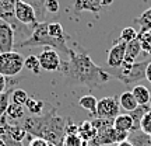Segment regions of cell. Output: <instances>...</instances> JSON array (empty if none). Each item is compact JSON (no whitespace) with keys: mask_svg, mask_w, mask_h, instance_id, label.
Returning <instances> with one entry per match:
<instances>
[{"mask_svg":"<svg viewBox=\"0 0 151 146\" xmlns=\"http://www.w3.org/2000/svg\"><path fill=\"white\" fill-rule=\"evenodd\" d=\"M60 9L59 0H46L45 1V11L49 14H56Z\"/></svg>","mask_w":151,"mask_h":146,"instance_id":"34","label":"cell"},{"mask_svg":"<svg viewBox=\"0 0 151 146\" xmlns=\"http://www.w3.org/2000/svg\"><path fill=\"white\" fill-rule=\"evenodd\" d=\"M92 125L94 128L99 132V131H104L106 128H111L113 126V119H109V118H101V117H95V118L91 119Z\"/></svg>","mask_w":151,"mask_h":146,"instance_id":"29","label":"cell"},{"mask_svg":"<svg viewBox=\"0 0 151 146\" xmlns=\"http://www.w3.org/2000/svg\"><path fill=\"white\" fill-rule=\"evenodd\" d=\"M116 136H118V131L113 126L106 128L104 131H99L97 136L91 141V143L98 146H108V145H116Z\"/></svg>","mask_w":151,"mask_h":146,"instance_id":"11","label":"cell"},{"mask_svg":"<svg viewBox=\"0 0 151 146\" xmlns=\"http://www.w3.org/2000/svg\"><path fill=\"white\" fill-rule=\"evenodd\" d=\"M97 104H98V98H95L94 96H91V94L83 96V97L78 100V105H80L81 108H84L86 111H88L94 118L97 117Z\"/></svg>","mask_w":151,"mask_h":146,"instance_id":"18","label":"cell"},{"mask_svg":"<svg viewBox=\"0 0 151 146\" xmlns=\"http://www.w3.org/2000/svg\"><path fill=\"white\" fill-rule=\"evenodd\" d=\"M148 111H150V105H137L132 113H127V114H130V117L134 121V129L133 131L140 129L141 118H143V117L146 115V113H148Z\"/></svg>","mask_w":151,"mask_h":146,"instance_id":"23","label":"cell"},{"mask_svg":"<svg viewBox=\"0 0 151 146\" xmlns=\"http://www.w3.org/2000/svg\"><path fill=\"white\" fill-rule=\"evenodd\" d=\"M10 96H11L10 89L6 90L4 93H0V118L6 115V111H7L9 104H10Z\"/></svg>","mask_w":151,"mask_h":146,"instance_id":"30","label":"cell"},{"mask_svg":"<svg viewBox=\"0 0 151 146\" xmlns=\"http://www.w3.org/2000/svg\"><path fill=\"white\" fill-rule=\"evenodd\" d=\"M7 134L14 139V141L22 142L24 138H27V132L20 124H7Z\"/></svg>","mask_w":151,"mask_h":146,"instance_id":"22","label":"cell"},{"mask_svg":"<svg viewBox=\"0 0 151 146\" xmlns=\"http://www.w3.org/2000/svg\"><path fill=\"white\" fill-rule=\"evenodd\" d=\"M84 146H98V145H94L91 142H88V143H84Z\"/></svg>","mask_w":151,"mask_h":146,"instance_id":"41","label":"cell"},{"mask_svg":"<svg viewBox=\"0 0 151 146\" xmlns=\"http://www.w3.org/2000/svg\"><path fill=\"white\" fill-rule=\"evenodd\" d=\"M24 68L27 70L32 72L34 75H39L41 70H42L41 63H39V58H38L37 55H28V56H25V59H24Z\"/></svg>","mask_w":151,"mask_h":146,"instance_id":"24","label":"cell"},{"mask_svg":"<svg viewBox=\"0 0 151 146\" xmlns=\"http://www.w3.org/2000/svg\"><path fill=\"white\" fill-rule=\"evenodd\" d=\"M11 103L14 104H18V105H25L27 103V100L29 98L28 96V93L24 90V89H14L13 92H11Z\"/></svg>","mask_w":151,"mask_h":146,"instance_id":"26","label":"cell"},{"mask_svg":"<svg viewBox=\"0 0 151 146\" xmlns=\"http://www.w3.org/2000/svg\"><path fill=\"white\" fill-rule=\"evenodd\" d=\"M101 7L102 6L99 0H74V13L77 14H80L83 11H91L98 17Z\"/></svg>","mask_w":151,"mask_h":146,"instance_id":"12","label":"cell"},{"mask_svg":"<svg viewBox=\"0 0 151 146\" xmlns=\"http://www.w3.org/2000/svg\"><path fill=\"white\" fill-rule=\"evenodd\" d=\"M113 128L120 132H132L134 129V121L130 117V114H119L113 119Z\"/></svg>","mask_w":151,"mask_h":146,"instance_id":"14","label":"cell"},{"mask_svg":"<svg viewBox=\"0 0 151 146\" xmlns=\"http://www.w3.org/2000/svg\"><path fill=\"white\" fill-rule=\"evenodd\" d=\"M139 35V33L136 31L134 27H126L122 30V33H120V37H119V41H122L124 44H129L132 42L133 39H136Z\"/></svg>","mask_w":151,"mask_h":146,"instance_id":"28","label":"cell"},{"mask_svg":"<svg viewBox=\"0 0 151 146\" xmlns=\"http://www.w3.org/2000/svg\"><path fill=\"white\" fill-rule=\"evenodd\" d=\"M141 52V42L139 38L133 39L132 42L126 44V55H124V65H133L137 59V56Z\"/></svg>","mask_w":151,"mask_h":146,"instance_id":"13","label":"cell"},{"mask_svg":"<svg viewBox=\"0 0 151 146\" xmlns=\"http://www.w3.org/2000/svg\"><path fill=\"white\" fill-rule=\"evenodd\" d=\"M66 135H73V134H78V125L74 124L71 119H67L66 124Z\"/></svg>","mask_w":151,"mask_h":146,"instance_id":"36","label":"cell"},{"mask_svg":"<svg viewBox=\"0 0 151 146\" xmlns=\"http://www.w3.org/2000/svg\"><path fill=\"white\" fill-rule=\"evenodd\" d=\"M140 131H143L147 135H151V110L148 113H146V115L141 118Z\"/></svg>","mask_w":151,"mask_h":146,"instance_id":"33","label":"cell"},{"mask_svg":"<svg viewBox=\"0 0 151 146\" xmlns=\"http://www.w3.org/2000/svg\"><path fill=\"white\" fill-rule=\"evenodd\" d=\"M20 46L22 48H28V46H45V48H53L56 49L58 52H62V54H66L69 56L70 54V48L66 41H59V39H55L49 35L48 33V23H38L37 25L32 28L31 31V35L24 39L22 42H20Z\"/></svg>","mask_w":151,"mask_h":146,"instance_id":"3","label":"cell"},{"mask_svg":"<svg viewBox=\"0 0 151 146\" xmlns=\"http://www.w3.org/2000/svg\"><path fill=\"white\" fill-rule=\"evenodd\" d=\"M148 105H150V110H151V98H150V103H148Z\"/></svg>","mask_w":151,"mask_h":146,"instance_id":"43","label":"cell"},{"mask_svg":"<svg viewBox=\"0 0 151 146\" xmlns=\"http://www.w3.org/2000/svg\"><path fill=\"white\" fill-rule=\"evenodd\" d=\"M116 146H133L132 145V142L127 139V141H124V142H120V143H116Z\"/></svg>","mask_w":151,"mask_h":146,"instance_id":"39","label":"cell"},{"mask_svg":"<svg viewBox=\"0 0 151 146\" xmlns=\"http://www.w3.org/2000/svg\"><path fill=\"white\" fill-rule=\"evenodd\" d=\"M7 84H10V80H7V77L0 75V93H4L7 90Z\"/></svg>","mask_w":151,"mask_h":146,"instance_id":"37","label":"cell"},{"mask_svg":"<svg viewBox=\"0 0 151 146\" xmlns=\"http://www.w3.org/2000/svg\"><path fill=\"white\" fill-rule=\"evenodd\" d=\"M14 17H16V20L18 23H21L24 25H29L31 30L39 23L34 7L29 3L24 1V0H17L16 1V6H14Z\"/></svg>","mask_w":151,"mask_h":146,"instance_id":"6","label":"cell"},{"mask_svg":"<svg viewBox=\"0 0 151 146\" xmlns=\"http://www.w3.org/2000/svg\"><path fill=\"white\" fill-rule=\"evenodd\" d=\"M60 73L63 75L66 81L86 86L88 90H95L97 87L105 84L111 80V76L102 69V66L94 63L91 56L86 51L70 48L69 59L62 62Z\"/></svg>","mask_w":151,"mask_h":146,"instance_id":"1","label":"cell"},{"mask_svg":"<svg viewBox=\"0 0 151 146\" xmlns=\"http://www.w3.org/2000/svg\"><path fill=\"white\" fill-rule=\"evenodd\" d=\"M137 38L141 42V49H144L147 54H151V31H147V33H141L140 31Z\"/></svg>","mask_w":151,"mask_h":146,"instance_id":"31","label":"cell"},{"mask_svg":"<svg viewBox=\"0 0 151 146\" xmlns=\"http://www.w3.org/2000/svg\"><path fill=\"white\" fill-rule=\"evenodd\" d=\"M43 105H45V104H43L42 100H37V98H34V97H29L24 107L31 113V115L39 117V115L43 114Z\"/></svg>","mask_w":151,"mask_h":146,"instance_id":"21","label":"cell"},{"mask_svg":"<svg viewBox=\"0 0 151 146\" xmlns=\"http://www.w3.org/2000/svg\"><path fill=\"white\" fill-rule=\"evenodd\" d=\"M0 146H4V142H3V139L0 138Z\"/></svg>","mask_w":151,"mask_h":146,"instance_id":"42","label":"cell"},{"mask_svg":"<svg viewBox=\"0 0 151 146\" xmlns=\"http://www.w3.org/2000/svg\"><path fill=\"white\" fill-rule=\"evenodd\" d=\"M124 55H126V44L118 39L116 42H113L112 48L108 52V59H106L108 66L109 68H120L123 65Z\"/></svg>","mask_w":151,"mask_h":146,"instance_id":"10","label":"cell"},{"mask_svg":"<svg viewBox=\"0 0 151 146\" xmlns=\"http://www.w3.org/2000/svg\"><path fill=\"white\" fill-rule=\"evenodd\" d=\"M101 1V6H111L113 3V0H99Z\"/></svg>","mask_w":151,"mask_h":146,"instance_id":"40","label":"cell"},{"mask_svg":"<svg viewBox=\"0 0 151 146\" xmlns=\"http://www.w3.org/2000/svg\"><path fill=\"white\" fill-rule=\"evenodd\" d=\"M119 105H120L124 111L132 113L139 104H137V101H136L134 96L132 94V92L127 90V92H123L120 96H119Z\"/></svg>","mask_w":151,"mask_h":146,"instance_id":"17","label":"cell"},{"mask_svg":"<svg viewBox=\"0 0 151 146\" xmlns=\"http://www.w3.org/2000/svg\"><path fill=\"white\" fill-rule=\"evenodd\" d=\"M24 111H25L24 105H18V104H14L10 101L9 108L6 111V117L10 121H18V119L24 118Z\"/></svg>","mask_w":151,"mask_h":146,"instance_id":"20","label":"cell"},{"mask_svg":"<svg viewBox=\"0 0 151 146\" xmlns=\"http://www.w3.org/2000/svg\"><path fill=\"white\" fill-rule=\"evenodd\" d=\"M24 56L20 52L10 51L0 54V75L6 77H14L24 69Z\"/></svg>","mask_w":151,"mask_h":146,"instance_id":"5","label":"cell"},{"mask_svg":"<svg viewBox=\"0 0 151 146\" xmlns=\"http://www.w3.org/2000/svg\"><path fill=\"white\" fill-rule=\"evenodd\" d=\"M48 33L52 38L59 39V41H67L70 38L66 34L65 28L60 23H48Z\"/></svg>","mask_w":151,"mask_h":146,"instance_id":"19","label":"cell"},{"mask_svg":"<svg viewBox=\"0 0 151 146\" xmlns=\"http://www.w3.org/2000/svg\"><path fill=\"white\" fill-rule=\"evenodd\" d=\"M28 146H55V145L53 143H50V142H48L46 139H42V138H35V136H34L32 139L29 141Z\"/></svg>","mask_w":151,"mask_h":146,"instance_id":"35","label":"cell"},{"mask_svg":"<svg viewBox=\"0 0 151 146\" xmlns=\"http://www.w3.org/2000/svg\"><path fill=\"white\" fill-rule=\"evenodd\" d=\"M130 92L134 96L136 101H137L139 105H148L150 98H151V92L147 86H144V84H136Z\"/></svg>","mask_w":151,"mask_h":146,"instance_id":"16","label":"cell"},{"mask_svg":"<svg viewBox=\"0 0 151 146\" xmlns=\"http://www.w3.org/2000/svg\"><path fill=\"white\" fill-rule=\"evenodd\" d=\"M62 146H84V142H83V139L77 134H73V135L65 136Z\"/></svg>","mask_w":151,"mask_h":146,"instance_id":"32","label":"cell"},{"mask_svg":"<svg viewBox=\"0 0 151 146\" xmlns=\"http://www.w3.org/2000/svg\"><path fill=\"white\" fill-rule=\"evenodd\" d=\"M39 58V63L42 70L46 72H59L60 70V65H62V60H60L59 52L53 48H45L38 55Z\"/></svg>","mask_w":151,"mask_h":146,"instance_id":"8","label":"cell"},{"mask_svg":"<svg viewBox=\"0 0 151 146\" xmlns=\"http://www.w3.org/2000/svg\"><path fill=\"white\" fill-rule=\"evenodd\" d=\"M66 121L60 117L56 108H50L39 117H24L21 125L28 135L42 138L55 146H62L66 136Z\"/></svg>","mask_w":151,"mask_h":146,"instance_id":"2","label":"cell"},{"mask_svg":"<svg viewBox=\"0 0 151 146\" xmlns=\"http://www.w3.org/2000/svg\"><path fill=\"white\" fill-rule=\"evenodd\" d=\"M119 114H120L119 97H116V96H108V97H102L98 100L97 117L115 119Z\"/></svg>","mask_w":151,"mask_h":146,"instance_id":"7","label":"cell"},{"mask_svg":"<svg viewBox=\"0 0 151 146\" xmlns=\"http://www.w3.org/2000/svg\"><path fill=\"white\" fill-rule=\"evenodd\" d=\"M146 80L151 84V60L148 62V65H147V69H146Z\"/></svg>","mask_w":151,"mask_h":146,"instance_id":"38","label":"cell"},{"mask_svg":"<svg viewBox=\"0 0 151 146\" xmlns=\"http://www.w3.org/2000/svg\"><path fill=\"white\" fill-rule=\"evenodd\" d=\"M98 131L94 128L91 121H83L81 124H78V134L77 135L80 136L84 143H88L91 142L95 136H97Z\"/></svg>","mask_w":151,"mask_h":146,"instance_id":"15","label":"cell"},{"mask_svg":"<svg viewBox=\"0 0 151 146\" xmlns=\"http://www.w3.org/2000/svg\"><path fill=\"white\" fill-rule=\"evenodd\" d=\"M139 25H140V31L141 33H147V31H151V7L147 9L146 11L141 13L140 17L136 18V21Z\"/></svg>","mask_w":151,"mask_h":146,"instance_id":"25","label":"cell"},{"mask_svg":"<svg viewBox=\"0 0 151 146\" xmlns=\"http://www.w3.org/2000/svg\"><path fill=\"white\" fill-rule=\"evenodd\" d=\"M150 60L144 62H134L133 65H122L120 68H109L102 66V69L108 73L111 77H115L116 80L123 83L126 86L137 84L140 81L146 80V69Z\"/></svg>","mask_w":151,"mask_h":146,"instance_id":"4","label":"cell"},{"mask_svg":"<svg viewBox=\"0 0 151 146\" xmlns=\"http://www.w3.org/2000/svg\"><path fill=\"white\" fill-rule=\"evenodd\" d=\"M14 27L9 21L0 18V54L10 52L14 48Z\"/></svg>","mask_w":151,"mask_h":146,"instance_id":"9","label":"cell"},{"mask_svg":"<svg viewBox=\"0 0 151 146\" xmlns=\"http://www.w3.org/2000/svg\"><path fill=\"white\" fill-rule=\"evenodd\" d=\"M24 1H27L32 6L35 13H37L38 21L42 23L43 18H45V14H46V11H45V1L46 0H24Z\"/></svg>","mask_w":151,"mask_h":146,"instance_id":"27","label":"cell"}]
</instances>
